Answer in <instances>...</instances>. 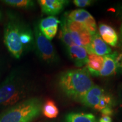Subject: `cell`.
Masks as SVG:
<instances>
[{"label": "cell", "mask_w": 122, "mask_h": 122, "mask_svg": "<svg viewBox=\"0 0 122 122\" xmlns=\"http://www.w3.org/2000/svg\"><path fill=\"white\" fill-rule=\"evenodd\" d=\"M58 84L68 98L79 101L94 85L89 73L85 68L72 69L59 75Z\"/></svg>", "instance_id": "6da1fadb"}, {"label": "cell", "mask_w": 122, "mask_h": 122, "mask_svg": "<svg viewBox=\"0 0 122 122\" xmlns=\"http://www.w3.org/2000/svg\"><path fill=\"white\" fill-rule=\"evenodd\" d=\"M42 105L37 97L21 101L0 115V122H32L41 113Z\"/></svg>", "instance_id": "7a4b0ae2"}, {"label": "cell", "mask_w": 122, "mask_h": 122, "mask_svg": "<svg viewBox=\"0 0 122 122\" xmlns=\"http://www.w3.org/2000/svg\"><path fill=\"white\" fill-rule=\"evenodd\" d=\"M28 86L18 73L13 72L0 84V106H13L24 98Z\"/></svg>", "instance_id": "3957f363"}, {"label": "cell", "mask_w": 122, "mask_h": 122, "mask_svg": "<svg viewBox=\"0 0 122 122\" xmlns=\"http://www.w3.org/2000/svg\"><path fill=\"white\" fill-rule=\"evenodd\" d=\"M23 25L14 16L9 18L4 28V42L12 56L15 58L21 57L24 47L20 40V35Z\"/></svg>", "instance_id": "277c9868"}, {"label": "cell", "mask_w": 122, "mask_h": 122, "mask_svg": "<svg viewBox=\"0 0 122 122\" xmlns=\"http://www.w3.org/2000/svg\"><path fill=\"white\" fill-rule=\"evenodd\" d=\"M35 45L40 58L47 64L56 63L58 60L56 50L50 40L40 31L38 24H35L33 30Z\"/></svg>", "instance_id": "5b68a950"}, {"label": "cell", "mask_w": 122, "mask_h": 122, "mask_svg": "<svg viewBox=\"0 0 122 122\" xmlns=\"http://www.w3.org/2000/svg\"><path fill=\"white\" fill-rule=\"evenodd\" d=\"M66 22L74 45L83 47L87 50L91 44L92 35L81 23L74 22L67 18Z\"/></svg>", "instance_id": "8992f818"}, {"label": "cell", "mask_w": 122, "mask_h": 122, "mask_svg": "<svg viewBox=\"0 0 122 122\" xmlns=\"http://www.w3.org/2000/svg\"><path fill=\"white\" fill-rule=\"evenodd\" d=\"M67 19L83 24L92 35L97 33V25L95 19L89 12L84 9H77L66 13Z\"/></svg>", "instance_id": "52a82bcc"}, {"label": "cell", "mask_w": 122, "mask_h": 122, "mask_svg": "<svg viewBox=\"0 0 122 122\" xmlns=\"http://www.w3.org/2000/svg\"><path fill=\"white\" fill-rule=\"evenodd\" d=\"M122 67V55L117 53L103 56V65L99 76L106 77L114 75Z\"/></svg>", "instance_id": "ba28073f"}, {"label": "cell", "mask_w": 122, "mask_h": 122, "mask_svg": "<svg viewBox=\"0 0 122 122\" xmlns=\"http://www.w3.org/2000/svg\"><path fill=\"white\" fill-rule=\"evenodd\" d=\"M106 94L104 89L94 85L79 100L85 106L96 109L102 97Z\"/></svg>", "instance_id": "9c48e42d"}, {"label": "cell", "mask_w": 122, "mask_h": 122, "mask_svg": "<svg viewBox=\"0 0 122 122\" xmlns=\"http://www.w3.org/2000/svg\"><path fill=\"white\" fill-rule=\"evenodd\" d=\"M38 2L42 13L53 16L60 13L68 1L66 0H39Z\"/></svg>", "instance_id": "30bf717a"}, {"label": "cell", "mask_w": 122, "mask_h": 122, "mask_svg": "<svg viewBox=\"0 0 122 122\" xmlns=\"http://www.w3.org/2000/svg\"><path fill=\"white\" fill-rule=\"evenodd\" d=\"M66 50L70 58L76 66L82 67L86 65L88 61V53L86 49L74 45L67 47Z\"/></svg>", "instance_id": "8fae6325"}, {"label": "cell", "mask_w": 122, "mask_h": 122, "mask_svg": "<svg viewBox=\"0 0 122 122\" xmlns=\"http://www.w3.org/2000/svg\"><path fill=\"white\" fill-rule=\"evenodd\" d=\"M111 49L105 43L98 33L92 35L91 42L87 49L88 53H93L100 56H105L111 53Z\"/></svg>", "instance_id": "7c38bea8"}, {"label": "cell", "mask_w": 122, "mask_h": 122, "mask_svg": "<svg viewBox=\"0 0 122 122\" xmlns=\"http://www.w3.org/2000/svg\"><path fill=\"white\" fill-rule=\"evenodd\" d=\"M98 30L100 36L105 43L113 47L117 46L118 43V35L112 27L106 24L100 23Z\"/></svg>", "instance_id": "4fadbf2b"}, {"label": "cell", "mask_w": 122, "mask_h": 122, "mask_svg": "<svg viewBox=\"0 0 122 122\" xmlns=\"http://www.w3.org/2000/svg\"><path fill=\"white\" fill-rule=\"evenodd\" d=\"M103 65V57L93 53H88V61L86 63V70L89 74L99 76Z\"/></svg>", "instance_id": "5bb4252c"}, {"label": "cell", "mask_w": 122, "mask_h": 122, "mask_svg": "<svg viewBox=\"0 0 122 122\" xmlns=\"http://www.w3.org/2000/svg\"><path fill=\"white\" fill-rule=\"evenodd\" d=\"M65 122H97L93 114L84 112H70L65 116Z\"/></svg>", "instance_id": "9a60e30c"}, {"label": "cell", "mask_w": 122, "mask_h": 122, "mask_svg": "<svg viewBox=\"0 0 122 122\" xmlns=\"http://www.w3.org/2000/svg\"><path fill=\"white\" fill-rule=\"evenodd\" d=\"M61 31L59 34H60V39L62 42L65 44L66 48L67 47L71 46L74 45V42L72 40L71 34L68 30L67 27V24L66 22V18L64 16L61 21Z\"/></svg>", "instance_id": "2e32d148"}, {"label": "cell", "mask_w": 122, "mask_h": 122, "mask_svg": "<svg viewBox=\"0 0 122 122\" xmlns=\"http://www.w3.org/2000/svg\"><path fill=\"white\" fill-rule=\"evenodd\" d=\"M42 112L45 117L50 119L57 118L59 114V110L54 101L47 100L42 105Z\"/></svg>", "instance_id": "e0dca14e"}, {"label": "cell", "mask_w": 122, "mask_h": 122, "mask_svg": "<svg viewBox=\"0 0 122 122\" xmlns=\"http://www.w3.org/2000/svg\"><path fill=\"white\" fill-rule=\"evenodd\" d=\"M20 40L23 46L24 49L28 48L29 46L33 43L34 40V37L32 30L23 25L20 35Z\"/></svg>", "instance_id": "ac0fdd59"}, {"label": "cell", "mask_w": 122, "mask_h": 122, "mask_svg": "<svg viewBox=\"0 0 122 122\" xmlns=\"http://www.w3.org/2000/svg\"><path fill=\"white\" fill-rule=\"evenodd\" d=\"M3 2L10 6L20 9H29L35 6V2L30 0H5Z\"/></svg>", "instance_id": "d6986e66"}, {"label": "cell", "mask_w": 122, "mask_h": 122, "mask_svg": "<svg viewBox=\"0 0 122 122\" xmlns=\"http://www.w3.org/2000/svg\"><path fill=\"white\" fill-rule=\"evenodd\" d=\"M60 22L61 21L56 16H49L41 20L38 26L40 30H42L51 27L58 26V24L60 23Z\"/></svg>", "instance_id": "ffe728a7"}, {"label": "cell", "mask_w": 122, "mask_h": 122, "mask_svg": "<svg viewBox=\"0 0 122 122\" xmlns=\"http://www.w3.org/2000/svg\"><path fill=\"white\" fill-rule=\"evenodd\" d=\"M58 26H54L51 27L50 28L45 29L42 30H40L42 34L45 36V37L49 40H52L56 35L57 34V30H58Z\"/></svg>", "instance_id": "44dd1931"}, {"label": "cell", "mask_w": 122, "mask_h": 122, "mask_svg": "<svg viewBox=\"0 0 122 122\" xmlns=\"http://www.w3.org/2000/svg\"><path fill=\"white\" fill-rule=\"evenodd\" d=\"M93 1L91 0H74V4L76 6L79 7H84L91 5Z\"/></svg>", "instance_id": "7402d4cb"}, {"label": "cell", "mask_w": 122, "mask_h": 122, "mask_svg": "<svg viewBox=\"0 0 122 122\" xmlns=\"http://www.w3.org/2000/svg\"><path fill=\"white\" fill-rule=\"evenodd\" d=\"M101 112L103 115H107L110 117L113 114L114 110L111 107H107L102 110Z\"/></svg>", "instance_id": "603a6c76"}, {"label": "cell", "mask_w": 122, "mask_h": 122, "mask_svg": "<svg viewBox=\"0 0 122 122\" xmlns=\"http://www.w3.org/2000/svg\"><path fill=\"white\" fill-rule=\"evenodd\" d=\"M98 122H112V119L111 117L107 115H102Z\"/></svg>", "instance_id": "cb8c5ba5"}, {"label": "cell", "mask_w": 122, "mask_h": 122, "mask_svg": "<svg viewBox=\"0 0 122 122\" xmlns=\"http://www.w3.org/2000/svg\"><path fill=\"white\" fill-rule=\"evenodd\" d=\"M117 15L120 19H122V5L119 6L117 10Z\"/></svg>", "instance_id": "d4e9b609"}, {"label": "cell", "mask_w": 122, "mask_h": 122, "mask_svg": "<svg viewBox=\"0 0 122 122\" xmlns=\"http://www.w3.org/2000/svg\"><path fill=\"white\" fill-rule=\"evenodd\" d=\"M120 32L122 36V24H121V25H120Z\"/></svg>", "instance_id": "484cf974"}, {"label": "cell", "mask_w": 122, "mask_h": 122, "mask_svg": "<svg viewBox=\"0 0 122 122\" xmlns=\"http://www.w3.org/2000/svg\"><path fill=\"white\" fill-rule=\"evenodd\" d=\"M2 14L1 11H0V20H1V19H2Z\"/></svg>", "instance_id": "4316f807"}, {"label": "cell", "mask_w": 122, "mask_h": 122, "mask_svg": "<svg viewBox=\"0 0 122 122\" xmlns=\"http://www.w3.org/2000/svg\"><path fill=\"white\" fill-rule=\"evenodd\" d=\"M121 96H122V93H121Z\"/></svg>", "instance_id": "83f0119b"}]
</instances>
